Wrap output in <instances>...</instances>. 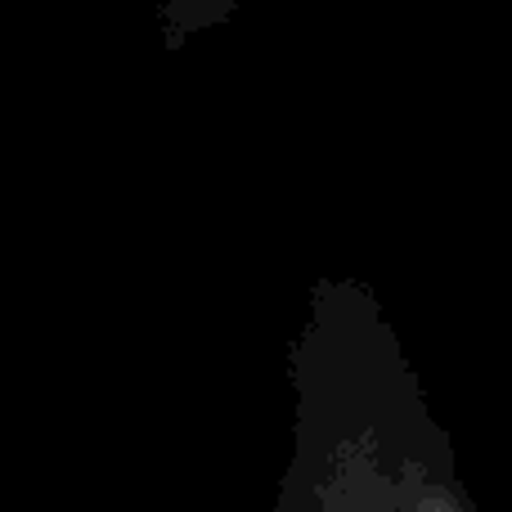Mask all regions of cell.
Listing matches in <instances>:
<instances>
[{"label":"cell","instance_id":"6da1fadb","mask_svg":"<svg viewBox=\"0 0 512 512\" xmlns=\"http://www.w3.org/2000/svg\"><path fill=\"white\" fill-rule=\"evenodd\" d=\"M292 441L270 512H486L382 297L324 274L288 346Z\"/></svg>","mask_w":512,"mask_h":512},{"label":"cell","instance_id":"7a4b0ae2","mask_svg":"<svg viewBox=\"0 0 512 512\" xmlns=\"http://www.w3.org/2000/svg\"><path fill=\"white\" fill-rule=\"evenodd\" d=\"M239 9V0H158V32L162 50L180 54L194 41L212 36L216 27H225Z\"/></svg>","mask_w":512,"mask_h":512}]
</instances>
